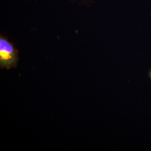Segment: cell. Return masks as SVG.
<instances>
[{
    "mask_svg": "<svg viewBox=\"0 0 151 151\" xmlns=\"http://www.w3.org/2000/svg\"><path fill=\"white\" fill-rule=\"evenodd\" d=\"M18 58L15 49L6 39H0V65L1 68L15 67Z\"/></svg>",
    "mask_w": 151,
    "mask_h": 151,
    "instance_id": "1",
    "label": "cell"
},
{
    "mask_svg": "<svg viewBox=\"0 0 151 151\" xmlns=\"http://www.w3.org/2000/svg\"><path fill=\"white\" fill-rule=\"evenodd\" d=\"M150 77L151 78V71L150 73Z\"/></svg>",
    "mask_w": 151,
    "mask_h": 151,
    "instance_id": "2",
    "label": "cell"
}]
</instances>
